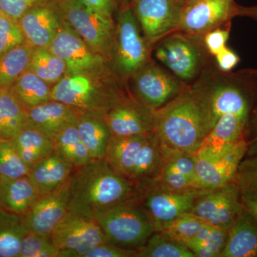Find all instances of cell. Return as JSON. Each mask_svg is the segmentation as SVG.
<instances>
[{
	"label": "cell",
	"instance_id": "cell-5",
	"mask_svg": "<svg viewBox=\"0 0 257 257\" xmlns=\"http://www.w3.org/2000/svg\"><path fill=\"white\" fill-rule=\"evenodd\" d=\"M104 160L118 174L138 185L159 175L163 149L155 131L135 136H112Z\"/></svg>",
	"mask_w": 257,
	"mask_h": 257
},
{
	"label": "cell",
	"instance_id": "cell-11",
	"mask_svg": "<svg viewBox=\"0 0 257 257\" xmlns=\"http://www.w3.org/2000/svg\"><path fill=\"white\" fill-rule=\"evenodd\" d=\"M205 191H173L161 189L151 182L138 184L137 201L150 218L155 230L177 217L191 212L194 202Z\"/></svg>",
	"mask_w": 257,
	"mask_h": 257
},
{
	"label": "cell",
	"instance_id": "cell-35",
	"mask_svg": "<svg viewBox=\"0 0 257 257\" xmlns=\"http://www.w3.org/2000/svg\"><path fill=\"white\" fill-rule=\"evenodd\" d=\"M205 221L192 212L182 214L175 220L162 225L156 231L163 233L172 239L183 243L192 239Z\"/></svg>",
	"mask_w": 257,
	"mask_h": 257
},
{
	"label": "cell",
	"instance_id": "cell-15",
	"mask_svg": "<svg viewBox=\"0 0 257 257\" xmlns=\"http://www.w3.org/2000/svg\"><path fill=\"white\" fill-rule=\"evenodd\" d=\"M130 3L150 45L177 31L184 5L179 0H131Z\"/></svg>",
	"mask_w": 257,
	"mask_h": 257
},
{
	"label": "cell",
	"instance_id": "cell-17",
	"mask_svg": "<svg viewBox=\"0 0 257 257\" xmlns=\"http://www.w3.org/2000/svg\"><path fill=\"white\" fill-rule=\"evenodd\" d=\"M48 48L65 63L66 75L92 72L111 64L109 60L92 50L63 20Z\"/></svg>",
	"mask_w": 257,
	"mask_h": 257
},
{
	"label": "cell",
	"instance_id": "cell-47",
	"mask_svg": "<svg viewBox=\"0 0 257 257\" xmlns=\"http://www.w3.org/2000/svg\"><path fill=\"white\" fill-rule=\"evenodd\" d=\"M218 69L222 72H231L240 61L239 56L228 47H225L215 56Z\"/></svg>",
	"mask_w": 257,
	"mask_h": 257
},
{
	"label": "cell",
	"instance_id": "cell-29",
	"mask_svg": "<svg viewBox=\"0 0 257 257\" xmlns=\"http://www.w3.org/2000/svg\"><path fill=\"white\" fill-rule=\"evenodd\" d=\"M55 151L74 169L87 165L93 160L79 136L76 124L64 128L53 140Z\"/></svg>",
	"mask_w": 257,
	"mask_h": 257
},
{
	"label": "cell",
	"instance_id": "cell-21",
	"mask_svg": "<svg viewBox=\"0 0 257 257\" xmlns=\"http://www.w3.org/2000/svg\"><path fill=\"white\" fill-rule=\"evenodd\" d=\"M79 113L60 101L52 100L27 109V125L53 142L56 137L71 125L76 124Z\"/></svg>",
	"mask_w": 257,
	"mask_h": 257
},
{
	"label": "cell",
	"instance_id": "cell-3",
	"mask_svg": "<svg viewBox=\"0 0 257 257\" xmlns=\"http://www.w3.org/2000/svg\"><path fill=\"white\" fill-rule=\"evenodd\" d=\"M193 85L205 96L214 125L227 114L236 115L248 125L257 104V70L225 72L207 67Z\"/></svg>",
	"mask_w": 257,
	"mask_h": 257
},
{
	"label": "cell",
	"instance_id": "cell-26",
	"mask_svg": "<svg viewBox=\"0 0 257 257\" xmlns=\"http://www.w3.org/2000/svg\"><path fill=\"white\" fill-rule=\"evenodd\" d=\"M11 141L30 169L55 152L52 140L28 125Z\"/></svg>",
	"mask_w": 257,
	"mask_h": 257
},
{
	"label": "cell",
	"instance_id": "cell-45",
	"mask_svg": "<svg viewBox=\"0 0 257 257\" xmlns=\"http://www.w3.org/2000/svg\"><path fill=\"white\" fill-rule=\"evenodd\" d=\"M93 11L107 18L113 19L124 0H81Z\"/></svg>",
	"mask_w": 257,
	"mask_h": 257
},
{
	"label": "cell",
	"instance_id": "cell-24",
	"mask_svg": "<svg viewBox=\"0 0 257 257\" xmlns=\"http://www.w3.org/2000/svg\"><path fill=\"white\" fill-rule=\"evenodd\" d=\"M76 126L93 160L105 159L112 137L105 116L97 113H79Z\"/></svg>",
	"mask_w": 257,
	"mask_h": 257
},
{
	"label": "cell",
	"instance_id": "cell-34",
	"mask_svg": "<svg viewBox=\"0 0 257 257\" xmlns=\"http://www.w3.org/2000/svg\"><path fill=\"white\" fill-rule=\"evenodd\" d=\"M184 243L160 231H155L137 249L136 257H194Z\"/></svg>",
	"mask_w": 257,
	"mask_h": 257
},
{
	"label": "cell",
	"instance_id": "cell-1",
	"mask_svg": "<svg viewBox=\"0 0 257 257\" xmlns=\"http://www.w3.org/2000/svg\"><path fill=\"white\" fill-rule=\"evenodd\" d=\"M155 133L163 146L194 155L214 126L205 96L194 85L154 111Z\"/></svg>",
	"mask_w": 257,
	"mask_h": 257
},
{
	"label": "cell",
	"instance_id": "cell-51",
	"mask_svg": "<svg viewBox=\"0 0 257 257\" xmlns=\"http://www.w3.org/2000/svg\"><path fill=\"white\" fill-rule=\"evenodd\" d=\"M3 14H2L1 11H0V16H1Z\"/></svg>",
	"mask_w": 257,
	"mask_h": 257
},
{
	"label": "cell",
	"instance_id": "cell-49",
	"mask_svg": "<svg viewBox=\"0 0 257 257\" xmlns=\"http://www.w3.org/2000/svg\"><path fill=\"white\" fill-rule=\"evenodd\" d=\"M193 1H194V0H185V3H184V4H187V3H192Z\"/></svg>",
	"mask_w": 257,
	"mask_h": 257
},
{
	"label": "cell",
	"instance_id": "cell-22",
	"mask_svg": "<svg viewBox=\"0 0 257 257\" xmlns=\"http://www.w3.org/2000/svg\"><path fill=\"white\" fill-rule=\"evenodd\" d=\"M222 257H257V221L243 209L228 231Z\"/></svg>",
	"mask_w": 257,
	"mask_h": 257
},
{
	"label": "cell",
	"instance_id": "cell-30",
	"mask_svg": "<svg viewBox=\"0 0 257 257\" xmlns=\"http://www.w3.org/2000/svg\"><path fill=\"white\" fill-rule=\"evenodd\" d=\"M33 48L26 43L0 55V89H10L29 68Z\"/></svg>",
	"mask_w": 257,
	"mask_h": 257
},
{
	"label": "cell",
	"instance_id": "cell-14",
	"mask_svg": "<svg viewBox=\"0 0 257 257\" xmlns=\"http://www.w3.org/2000/svg\"><path fill=\"white\" fill-rule=\"evenodd\" d=\"M243 209L241 190L234 180L205 191L197 198L191 212L211 226L229 230Z\"/></svg>",
	"mask_w": 257,
	"mask_h": 257
},
{
	"label": "cell",
	"instance_id": "cell-27",
	"mask_svg": "<svg viewBox=\"0 0 257 257\" xmlns=\"http://www.w3.org/2000/svg\"><path fill=\"white\" fill-rule=\"evenodd\" d=\"M27 126V109L10 89L0 94V141H11Z\"/></svg>",
	"mask_w": 257,
	"mask_h": 257
},
{
	"label": "cell",
	"instance_id": "cell-52",
	"mask_svg": "<svg viewBox=\"0 0 257 257\" xmlns=\"http://www.w3.org/2000/svg\"><path fill=\"white\" fill-rule=\"evenodd\" d=\"M126 1L130 2V1H131V0H126Z\"/></svg>",
	"mask_w": 257,
	"mask_h": 257
},
{
	"label": "cell",
	"instance_id": "cell-25",
	"mask_svg": "<svg viewBox=\"0 0 257 257\" xmlns=\"http://www.w3.org/2000/svg\"><path fill=\"white\" fill-rule=\"evenodd\" d=\"M40 197L28 175L0 179V208L23 215Z\"/></svg>",
	"mask_w": 257,
	"mask_h": 257
},
{
	"label": "cell",
	"instance_id": "cell-41",
	"mask_svg": "<svg viewBox=\"0 0 257 257\" xmlns=\"http://www.w3.org/2000/svg\"><path fill=\"white\" fill-rule=\"evenodd\" d=\"M50 0H0L2 14L18 23L28 10Z\"/></svg>",
	"mask_w": 257,
	"mask_h": 257
},
{
	"label": "cell",
	"instance_id": "cell-38",
	"mask_svg": "<svg viewBox=\"0 0 257 257\" xmlns=\"http://www.w3.org/2000/svg\"><path fill=\"white\" fill-rule=\"evenodd\" d=\"M163 164L162 170L174 171L192 179L197 184L195 160L194 155L185 152L172 150L162 145Z\"/></svg>",
	"mask_w": 257,
	"mask_h": 257
},
{
	"label": "cell",
	"instance_id": "cell-53",
	"mask_svg": "<svg viewBox=\"0 0 257 257\" xmlns=\"http://www.w3.org/2000/svg\"><path fill=\"white\" fill-rule=\"evenodd\" d=\"M1 91H2L1 89H0V94H1Z\"/></svg>",
	"mask_w": 257,
	"mask_h": 257
},
{
	"label": "cell",
	"instance_id": "cell-23",
	"mask_svg": "<svg viewBox=\"0 0 257 257\" xmlns=\"http://www.w3.org/2000/svg\"><path fill=\"white\" fill-rule=\"evenodd\" d=\"M74 168L55 151L30 169L28 177L40 195L55 190L69 180Z\"/></svg>",
	"mask_w": 257,
	"mask_h": 257
},
{
	"label": "cell",
	"instance_id": "cell-44",
	"mask_svg": "<svg viewBox=\"0 0 257 257\" xmlns=\"http://www.w3.org/2000/svg\"><path fill=\"white\" fill-rule=\"evenodd\" d=\"M228 231L229 230L211 226L207 239L202 242L210 250L214 257L221 256L227 240Z\"/></svg>",
	"mask_w": 257,
	"mask_h": 257
},
{
	"label": "cell",
	"instance_id": "cell-20",
	"mask_svg": "<svg viewBox=\"0 0 257 257\" xmlns=\"http://www.w3.org/2000/svg\"><path fill=\"white\" fill-rule=\"evenodd\" d=\"M25 43L32 48L49 47L60 30L62 18L55 0L28 10L18 22Z\"/></svg>",
	"mask_w": 257,
	"mask_h": 257
},
{
	"label": "cell",
	"instance_id": "cell-36",
	"mask_svg": "<svg viewBox=\"0 0 257 257\" xmlns=\"http://www.w3.org/2000/svg\"><path fill=\"white\" fill-rule=\"evenodd\" d=\"M30 169L22 160L12 141H0V179L28 175Z\"/></svg>",
	"mask_w": 257,
	"mask_h": 257
},
{
	"label": "cell",
	"instance_id": "cell-10",
	"mask_svg": "<svg viewBox=\"0 0 257 257\" xmlns=\"http://www.w3.org/2000/svg\"><path fill=\"white\" fill-rule=\"evenodd\" d=\"M246 152L245 140L222 147H200L193 155L199 188L210 190L234 181Z\"/></svg>",
	"mask_w": 257,
	"mask_h": 257
},
{
	"label": "cell",
	"instance_id": "cell-16",
	"mask_svg": "<svg viewBox=\"0 0 257 257\" xmlns=\"http://www.w3.org/2000/svg\"><path fill=\"white\" fill-rule=\"evenodd\" d=\"M237 5L234 0H194L184 4L177 31L203 37L214 29L229 27Z\"/></svg>",
	"mask_w": 257,
	"mask_h": 257
},
{
	"label": "cell",
	"instance_id": "cell-13",
	"mask_svg": "<svg viewBox=\"0 0 257 257\" xmlns=\"http://www.w3.org/2000/svg\"><path fill=\"white\" fill-rule=\"evenodd\" d=\"M130 79L133 82L135 97L152 111L168 104L187 85L173 74L150 62Z\"/></svg>",
	"mask_w": 257,
	"mask_h": 257
},
{
	"label": "cell",
	"instance_id": "cell-4",
	"mask_svg": "<svg viewBox=\"0 0 257 257\" xmlns=\"http://www.w3.org/2000/svg\"><path fill=\"white\" fill-rule=\"evenodd\" d=\"M111 64L98 70L64 76L52 86V99L73 108L78 113L103 114L128 96Z\"/></svg>",
	"mask_w": 257,
	"mask_h": 257
},
{
	"label": "cell",
	"instance_id": "cell-32",
	"mask_svg": "<svg viewBox=\"0 0 257 257\" xmlns=\"http://www.w3.org/2000/svg\"><path fill=\"white\" fill-rule=\"evenodd\" d=\"M26 234L22 215L0 208V257H18Z\"/></svg>",
	"mask_w": 257,
	"mask_h": 257
},
{
	"label": "cell",
	"instance_id": "cell-39",
	"mask_svg": "<svg viewBox=\"0 0 257 257\" xmlns=\"http://www.w3.org/2000/svg\"><path fill=\"white\" fill-rule=\"evenodd\" d=\"M25 43V37L18 23L2 15L0 16V55Z\"/></svg>",
	"mask_w": 257,
	"mask_h": 257
},
{
	"label": "cell",
	"instance_id": "cell-43",
	"mask_svg": "<svg viewBox=\"0 0 257 257\" xmlns=\"http://www.w3.org/2000/svg\"><path fill=\"white\" fill-rule=\"evenodd\" d=\"M229 27L214 29L203 37V42L209 54L215 56L226 47L229 37Z\"/></svg>",
	"mask_w": 257,
	"mask_h": 257
},
{
	"label": "cell",
	"instance_id": "cell-46",
	"mask_svg": "<svg viewBox=\"0 0 257 257\" xmlns=\"http://www.w3.org/2000/svg\"><path fill=\"white\" fill-rule=\"evenodd\" d=\"M245 140L246 143V152L245 157L257 155V104L253 108L248 120Z\"/></svg>",
	"mask_w": 257,
	"mask_h": 257
},
{
	"label": "cell",
	"instance_id": "cell-8",
	"mask_svg": "<svg viewBox=\"0 0 257 257\" xmlns=\"http://www.w3.org/2000/svg\"><path fill=\"white\" fill-rule=\"evenodd\" d=\"M155 57L184 83L198 78L207 68L203 37L175 31L157 42Z\"/></svg>",
	"mask_w": 257,
	"mask_h": 257
},
{
	"label": "cell",
	"instance_id": "cell-33",
	"mask_svg": "<svg viewBox=\"0 0 257 257\" xmlns=\"http://www.w3.org/2000/svg\"><path fill=\"white\" fill-rule=\"evenodd\" d=\"M28 69L51 86L67 74L65 63L48 47L33 49Z\"/></svg>",
	"mask_w": 257,
	"mask_h": 257
},
{
	"label": "cell",
	"instance_id": "cell-31",
	"mask_svg": "<svg viewBox=\"0 0 257 257\" xmlns=\"http://www.w3.org/2000/svg\"><path fill=\"white\" fill-rule=\"evenodd\" d=\"M246 128L247 124L236 115H223L203 140L200 147H219L238 143L245 140Z\"/></svg>",
	"mask_w": 257,
	"mask_h": 257
},
{
	"label": "cell",
	"instance_id": "cell-6",
	"mask_svg": "<svg viewBox=\"0 0 257 257\" xmlns=\"http://www.w3.org/2000/svg\"><path fill=\"white\" fill-rule=\"evenodd\" d=\"M92 218L109 242L121 247L138 249L156 231L136 198L96 211Z\"/></svg>",
	"mask_w": 257,
	"mask_h": 257
},
{
	"label": "cell",
	"instance_id": "cell-7",
	"mask_svg": "<svg viewBox=\"0 0 257 257\" xmlns=\"http://www.w3.org/2000/svg\"><path fill=\"white\" fill-rule=\"evenodd\" d=\"M117 13L110 63L116 75L124 81L150 62L151 45L128 2L123 1Z\"/></svg>",
	"mask_w": 257,
	"mask_h": 257
},
{
	"label": "cell",
	"instance_id": "cell-12",
	"mask_svg": "<svg viewBox=\"0 0 257 257\" xmlns=\"http://www.w3.org/2000/svg\"><path fill=\"white\" fill-rule=\"evenodd\" d=\"M50 235L60 251L58 257H83L96 245L109 241L92 218L70 211Z\"/></svg>",
	"mask_w": 257,
	"mask_h": 257
},
{
	"label": "cell",
	"instance_id": "cell-2",
	"mask_svg": "<svg viewBox=\"0 0 257 257\" xmlns=\"http://www.w3.org/2000/svg\"><path fill=\"white\" fill-rule=\"evenodd\" d=\"M137 189L104 159L92 160L71 175L69 211L92 218L96 211L134 199Z\"/></svg>",
	"mask_w": 257,
	"mask_h": 257
},
{
	"label": "cell",
	"instance_id": "cell-28",
	"mask_svg": "<svg viewBox=\"0 0 257 257\" xmlns=\"http://www.w3.org/2000/svg\"><path fill=\"white\" fill-rule=\"evenodd\" d=\"M52 86L28 70L22 74L10 90L26 109L52 100Z\"/></svg>",
	"mask_w": 257,
	"mask_h": 257
},
{
	"label": "cell",
	"instance_id": "cell-48",
	"mask_svg": "<svg viewBox=\"0 0 257 257\" xmlns=\"http://www.w3.org/2000/svg\"><path fill=\"white\" fill-rule=\"evenodd\" d=\"M241 198L243 207L257 221V189L241 191Z\"/></svg>",
	"mask_w": 257,
	"mask_h": 257
},
{
	"label": "cell",
	"instance_id": "cell-19",
	"mask_svg": "<svg viewBox=\"0 0 257 257\" xmlns=\"http://www.w3.org/2000/svg\"><path fill=\"white\" fill-rule=\"evenodd\" d=\"M105 119L114 137L135 136L155 130L154 111L130 94L106 113Z\"/></svg>",
	"mask_w": 257,
	"mask_h": 257
},
{
	"label": "cell",
	"instance_id": "cell-42",
	"mask_svg": "<svg viewBox=\"0 0 257 257\" xmlns=\"http://www.w3.org/2000/svg\"><path fill=\"white\" fill-rule=\"evenodd\" d=\"M137 249L117 246L106 241L96 245L83 257H136Z\"/></svg>",
	"mask_w": 257,
	"mask_h": 257
},
{
	"label": "cell",
	"instance_id": "cell-40",
	"mask_svg": "<svg viewBox=\"0 0 257 257\" xmlns=\"http://www.w3.org/2000/svg\"><path fill=\"white\" fill-rule=\"evenodd\" d=\"M234 181L241 191L257 189V155L243 159Z\"/></svg>",
	"mask_w": 257,
	"mask_h": 257
},
{
	"label": "cell",
	"instance_id": "cell-37",
	"mask_svg": "<svg viewBox=\"0 0 257 257\" xmlns=\"http://www.w3.org/2000/svg\"><path fill=\"white\" fill-rule=\"evenodd\" d=\"M50 234L27 232L22 241L18 257H58Z\"/></svg>",
	"mask_w": 257,
	"mask_h": 257
},
{
	"label": "cell",
	"instance_id": "cell-18",
	"mask_svg": "<svg viewBox=\"0 0 257 257\" xmlns=\"http://www.w3.org/2000/svg\"><path fill=\"white\" fill-rule=\"evenodd\" d=\"M69 200L70 178L55 190L40 195L22 215L27 232L51 234L69 212Z\"/></svg>",
	"mask_w": 257,
	"mask_h": 257
},
{
	"label": "cell",
	"instance_id": "cell-50",
	"mask_svg": "<svg viewBox=\"0 0 257 257\" xmlns=\"http://www.w3.org/2000/svg\"><path fill=\"white\" fill-rule=\"evenodd\" d=\"M179 1L182 2V3H183L184 4V3H185V0H179Z\"/></svg>",
	"mask_w": 257,
	"mask_h": 257
},
{
	"label": "cell",
	"instance_id": "cell-9",
	"mask_svg": "<svg viewBox=\"0 0 257 257\" xmlns=\"http://www.w3.org/2000/svg\"><path fill=\"white\" fill-rule=\"evenodd\" d=\"M61 17L96 53L110 62L115 35L113 19L98 14L81 0H55Z\"/></svg>",
	"mask_w": 257,
	"mask_h": 257
}]
</instances>
